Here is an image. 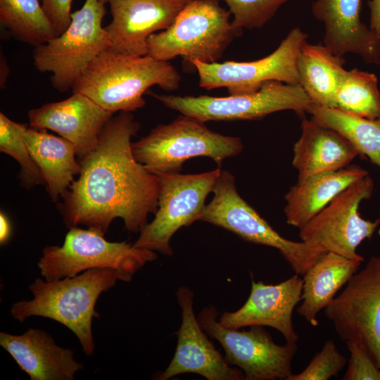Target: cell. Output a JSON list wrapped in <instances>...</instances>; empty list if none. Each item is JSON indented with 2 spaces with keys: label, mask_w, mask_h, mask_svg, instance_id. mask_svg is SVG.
I'll return each instance as SVG.
<instances>
[{
  "label": "cell",
  "mask_w": 380,
  "mask_h": 380,
  "mask_svg": "<svg viewBox=\"0 0 380 380\" xmlns=\"http://www.w3.org/2000/svg\"><path fill=\"white\" fill-rule=\"evenodd\" d=\"M27 128V125L14 122L0 113V151L18 163L21 184L30 189L45 183L25 144L24 136Z\"/></svg>",
  "instance_id": "29"
},
{
  "label": "cell",
  "mask_w": 380,
  "mask_h": 380,
  "mask_svg": "<svg viewBox=\"0 0 380 380\" xmlns=\"http://www.w3.org/2000/svg\"><path fill=\"white\" fill-rule=\"evenodd\" d=\"M346 363V357L338 350L334 342L327 340L308 365L300 373L292 374L287 380H328L338 375Z\"/></svg>",
  "instance_id": "31"
},
{
  "label": "cell",
  "mask_w": 380,
  "mask_h": 380,
  "mask_svg": "<svg viewBox=\"0 0 380 380\" xmlns=\"http://www.w3.org/2000/svg\"><path fill=\"white\" fill-rule=\"evenodd\" d=\"M213 193V199L205 205L198 220L232 232L246 241L277 249L296 274L303 276L327 252L281 236L239 194L230 172L221 170Z\"/></svg>",
  "instance_id": "6"
},
{
  "label": "cell",
  "mask_w": 380,
  "mask_h": 380,
  "mask_svg": "<svg viewBox=\"0 0 380 380\" xmlns=\"http://www.w3.org/2000/svg\"><path fill=\"white\" fill-rule=\"evenodd\" d=\"M350 354L343 380H380L379 367L367 348L355 339L346 341Z\"/></svg>",
  "instance_id": "32"
},
{
  "label": "cell",
  "mask_w": 380,
  "mask_h": 380,
  "mask_svg": "<svg viewBox=\"0 0 380 380\" xmlns=\"http://www.w3.org/2000/svg\"><path fill=\"white\" fill-rule=\"evenodd\" d=\"M136 160L158 175L179 173L189 159L208 157L219 167L243 148L240 138L208 129L205 122L182 114L171 122L158 125L146 136L132 143Z\"/></svg>",
  "instance_id": "4"
},
{
  "label": "cell",
  "mask_w": 380,
  "mask_h": 380,
  "mask_svg": "<svg viewBox=\"0 0 380 380\" xmlns=\"http://www.w3.org/2000/svg\"><path fill=\"white\" fill-rule=\"evenodd\" d=\"M230 15L219 0H191L169 28L148 38L147 55L163 61L180 56L189 63L217 62L233 39L240 37Z\"/></svg>",
  "instance_id": "5"
},
{
  "label": "cell",
  "mask_w": 380,
  "mask_h": 380,
  "mask_svg": "<svg viewBox=\"0 0 380 380\" xmlns=\"http://www.w3.org/2000/svg\"><path fill=\"white\" fill-rule=\"evenodd\" d=\"M99 1L103 4H106V3H110L113 0H99Z\"/></svg>",
  "instance_id": "36"
},
{
  "label": "cell",
  "mask_w": 380,
  "mask_h": 380,
  "mask_svg": "<svg viewBox=\"0 0 380 380\" xmlns=\"http://www.w3.org/2000/svg\"><path fill=\"white\" fill-rule=\"evenodd\" d=\"M301 134L293 146L292 164L298 179L343 168L360 155L355 148L337 132L305 116Z\"/></svg>",
  "instance_id": "21"
},
{
  "label": "cell",
  "mask_w": 380,
  "mask_h": 380,
  "mask_svg": "<svg viewBox=\"0 0 380 380\" xmlns=\"http://www.w3.org/2000/svg\"><path fill=\"white\" fill-rule=\"evenodd\" d=\"M42 8L58 35L62 34L71 22L72 0H40Z\"/></svg>",
  "instance_id": "33"
},
{
  "label": "cell",
  "mask_w": 380,
  "mask_h": 380,
  "mask_svg": "<svg viewBox=\"0 0 380 380\" xmlns=\"http://www.w3.org/2000/svg\"><path fill=\"white\" fill-rule=\"evenodd\" d=\"M367 175V170L350 164L338 170L298 179L285 195L286 223L300 228L351 184Z\"/></svg>",
  "instance_id": "22"
},
{
  "label": "cell",
  "mask_w": 380,
  "mask_h": 380,
  "mask_svg": "<svg viewBox=\"0 0 380 380\" xmlns=\"http://www.w3.org/2000/svg\"><path fill=\"white\" fill-rule=\"evenodd\" d=\"M0 23L17 39L35 47L58 36L39 0H0Z\"/></svg>",
  "instance_id": "27"
},
{
  "label": "cell",
  "mask_w": 380,
  "mask_h": 380,
  "mask_svg": "<svg viewBox=\"0 0 380 380\" xmlns=\"http://www.w3.org/2000/svg\"><path fill=\"white\" fill-rule=\"evenodd\" d=\"M307 113L316 122L342 135L360 155L380 167V122L314 102L310 103Z\"/></svg>",
  "instance_id": "26"
},
{
  "label": "cell",
  "mask_w": 380,
  "mask_h": 380,
  "mask_svg": "<svg viewBox=\"0 0 380 380\" xmlns=\"http://www.w3.org/2000/svg\"><path fill=\"white\" fill-rule=\"evenodd\" d=\"M369 28L380 35V0H369Z\"/></svg>",
  "instance_id": "34"
},
{
  "label": "cell",
  "mask_w": 380,
  "mask_h": 380,
  "mask_svg": "<svg viewBox=\"0 0 380 380\" xmlns=\"http://www.w3.org/2000/svg\"><path fill=\"white\" fill-rule=\"evenodd\" d=\"M361 263L333 252L322 255L303 275L302 303L297 309L299 315L317 327V314L357 272Z\"/></svg>",
  "instance_id": "24"
},
{
  "label": "cell",
  "mask_w": 380,
  "mask_h": 380,
  "mask_svg": "<svg viewBox=\"0 0 380 380\" xmlns=\"http://www.w3.org/2000/svg\"><path fill=\"white\" fill-rule=\"evenodd\" d=\"M151 95L165 106L204 122L259 120L272 113L286 110L294 111L302 118L312 102L300 84L279 81L266 82L253 93L224 97Z\"/></svg>",
  "instance_id": "9"
},
{
  "label": "cell",
  "mask_w": 380,
  "mask_h": 380,
  "mask_svg": "<svg viewBox=\"0 0 380 380\" xmlns=\"http://www.w3.org/2000/svg\"><path fill=\"white\" fill-rule=\"evenodd\" d=\"M176 296L182 309L177 347L168 367L157 379L168 380L184 373L198 374L208 380L244 379L243 372L229 366L203 331L194 312L193 291L181 286Z\"/></svg>",
  "instance_id": "15"
},
{
  "label": "cell",
  "mask_w": 380,
  "mask_h": 380,
  "mask_svg": "<svg viewBox=\"0 0 380 380\" xmlns=\"http://www.w3.org/2000/svg\"><path fill=\"white\" fill-rule=\"evenodd\" d=\"M11 224L6 215L1 212L0 213V243L4 244L9 239L11 235Z\"/></svg>",
  "instance_id": "35"
},
{
  "label": "cell",
  "mask_w": 380,
  "mask_h": 380,
  "mask_svg": "<svg viewBox=\"0 0 380 380\" xmlns=\"http://www.w3.org/2000/svg\"><path fill=\"white\" fill-rule=\"evenodd\" d=\"M215 306L204 308L197 317L202 329L217 340L225 352L226 361L241 369L246 380H287L292 373V361L297 342L275 343L261 326L248 331L224 327L217 321Z\"/></svg>",
  "instance_id": "11"
},
{
  "label": "cell",
  "mask_w": 380,
  "mask_h": 380,
  "mask_svg": "<svg viewBox=\"0 0 380 380\" xmlns=\"http://www.w3.org/2000/svg\"><path fill=\"white\" fill-rule=\"evenodd\" d=\"M336 108L380 122V91L376 75L357 68L347 70L336 94Z\"/></svg>",
  "instance_id": "28"
},
{
  "label": "cell",
  "mask_w": 380,
  "mask_h": 380,
  "mask_svg": "<svg viewBox=\"0 0 380 380\" xmlns=\"http://www.w3.org/2000/svg\"><path fill=\"white\" fill-rule=\"evenodd\" d=\"M105 4L85 0L71 13V22L60 35L37 46L34 65L42 72H51L52 86L61 92L72 89L90 63L110 47L108 34L102 26Z\"/></svg>",
  "instance_id": "7"
},
{
  "label": "cell",
  "mask_w": 380,
  "mask_h": 380,
  "mask_svg": "<svg viewBox=\"0 0 380 380\" xmlns=\"http://www.w3.org/2000/svg\"><path fill=\"white\" fill-rule=\"evenodd\" d=\"M191 0H113L111 22L105 27L110 48L133 56L148 53V38L169 28Z\"/></svg>",
  "instance_id": "16"
},
{
  "label": "cell",
  "mask_w": 380,
  "mask_h": 380,
  "mask_svg": "<svg viewBox=\"0 0 380 380\" xmlns=\"http://www.w3.org/2000/svg\"><path fill=\"white\" fill-rule=\"evenodd\" d=\"M122 276L112 268H94L75 277L54 281L37 278L29 286L34 298L13 304L10 313L23 322L39 316L68 327L78 338L83 352L93 355L95 343L91 323L99 317L95 305L100 295L111 289Z\"/></svg>",
  "instance_id": "3"
},
{
  "label": "cell",
  "mask_w": 380,
  "mask_h": 380,
  "mask_svg": "<svg viewBox=\"0 0 380 380\" xmlns=\"http://www.w3.org/2000/svg\"><path fill=\"white\" fill-rule=\"evenodd\" d=\"M104 234L88 228L69 229L62 246H46L37 267L46 281L72 277L94 268H112L129 282L148 262L157 259L155 251L133 244L107 241Z\"/></svg>",
  "instance_id": "8"
},
{
  "label": "cell",
  "mask_w": 380,
  "mask_h": 380,
  "mask_svg": "<svg viewBox=\"0 0 380 380\" xmlns=\"http://www.w3.org/2000/svg\"><path fill=\"white\" fill-rule=\"evenodd\" d=\"M234 18L232 25L241 36L244 28L263 27L279 8L291 0H223Z\"/></svg>",
  "instance_id": "30"
},
{
  "label": "cell",
  "mask_w": 380,
  "mask_h": 380,
  "mask_svg": "<svg viewBox=\"0 0 380 380\" xmlns=\"http://www.w3.org/2000/svg\"><path fill=\"white\" fill-rule=\"evenodd\" d=\"M345 60L324 44L305 42L298 52L296 68L301 85L312 102L336 108V96L346 72Z\"/></svg>",
  "instance_id": "25"
},
{
  "label": "cell",
  "mask_w": 380,
  "mask_h": 380,
  "mask_svg": "<svg viewBox=\"0 0 380 380\" xmlns=\"http://www.w3.org/2000/svg\"><path fill=\"white\" fill-rule=\"evenodd\" d=\"M374 182L368 175L351 184L324 208L299 228V237L312 246L349 259L362 262L356 249L365 239H370L380 224L362 218L358 212L360 203L371 198Z\"/></svg>",
  "instance_id": "12"
},
{
  "label": "cell",
  "mask_w": 380,
  "mask_h": 380,
  "mask_svg": "<svg viewBox=\"0 0 380 380\" xmlns=\"http://www.w3.org/2000/svg\"><path fill=\"white\" fill-rule=\"evenodd\" d=\"M324 314L341 340L362 343L380 367V256L350 279Z\"/></svg>",
  "instance_id": "14"
},
{
  "label": "cell",
  "mask_w": 380,
  "mask_h": 380,
  "mask_svg": "<svg viewBox=\"0 0 380 380\" xmlns=\"http://www.w3.org/2000/svg\"><path fill=\"white\" fill-rule=\"evenodd\" d=\"M0 345L32 380H72L83 369L70 349L57 346L47 332L38 329L21 335L2 331Z\"/></svg>",
  "instance_id": "20"
},
{
  "label": "cell",
  "mask_w": 380,
  "mask_h": 380,
  "mask_svg": "<svg viewBox=\"0 0 380 380\" xmlns=\"http://www.w3.org/2000/svg\"><path fill=\"white\" fill-rule=\"evenodd\" d=\"M361 0H315L312 13L323 24V44L334 54L350 53L380 65V35L361 20Z\"/></svg>",
  "instance_id": "19"
},
{
  "label": "cell",
  "mask_w": 380,
  "mask_h": 380,
  "mask_svg": "<svg viewBox=\"0 0 380 380\" xmlns=\"http://www.w3.org/2000/svg\"><path fill=\"white\" fill-rule=\"evenodd\" d=\"M308 34L293 28L270 55L253 61L189 62L196 69L199 86L208 90L226 87L229 95L253 93L268 81L299 84L296 60Z\"/></svg>",
  "instance_id": "13"
},
{
  "label": "cell",
  "mask_w": 380,
  "mask_h": 380,
  "mask_svg": "<svg viewBox=\"0 0 380 380\" xmlns=\"http://www.w3.org/2000/svg\"><path fill=\"white\" fill-rule=\"evenodd\" d=\"M221 170V167H218L203 173L158 175V210L153 220L141 230L133 245L172 255V237L181 227L199 220L206 198L213 192Z\"/></svg>",
  "instance_id": "10"
},
{
  "label": "cell",
  "mask_w": 380,
  "mask_h": 380,
  "mask_svg": "<svg viewBox=\"0 0 380 380\" xmlns=\"http://www.w3.org/2000/svg\"><path fill=\"white\" fill-rule=\"evenodd\" d=\"M24 137L31 157L41 172L49 196L53 202H58L80 171L75 146L62 137L32 127L27 128Z\"/></svg>",
  "instance_id": "23"
},
{
  "label": "cell",
  "mask_w": 380,
  "mask_h": 380,
  "mask_svg": "<svg viewBox=\"0 0 380 380\" xmlns=\"http://www.w3.org/2000/svg\"><path fill=\"white\" fill-rule=\"evenodd\" d=\"M379 379H380V367H379Z\"/></svg>",
  "instance_id": "37"
},
{
  "label": "cell",
  "mask_w": 380,
  "mask_h": 380,
  "mask_svg": "<svg viewBox=\"0 0 380 380\" xmlns=\"http://www.w3.org/2000/svg\"><path fill=\"white\" fill-rule=\"evenodd\" d=\"M303 279L297 274L278 284H265L252 279L246 302L235 312H224L219 322L224 327H270L279 331L287 342H298L293 324V311L301 300Z\"/></svg>",
  "instance_id": "17"
},
{
  "label": "cell",
  "mask_w": 380,
  "mask_h": 380,
  "mask_svg": "<svg viewBox=\"0 0 380 380\" xmlns=\"http://www.w3.org/2000/svg\"><path fill=\"white\" fill-rule=\"evenodd\" d=\"M113 115L88 96L74 92L65 100L28 112L30 127L50 129L72 142L78 159L96 148L103 127Z\"/></svg>",
  "instance_id": "18"
},
{
  "label": "cell",
  "mask_w": 380,
  "mask_h": 380,
  "mask_svg": "<svg viewBox=\"0 0 380 380\" xmlns=\"http://www.w3.org/2000/svg\"><path fill=\"white\" fill-rule=\"evenodd\" d=\"M180 80V75L167 61L148 55L125 54L110 47L90 63L72 89L114 114L132 113L145 106L143 96L151 87L174 91Z\"/></svg>",
  "instance_id": "2"
},
{
  "label": "cell",
  "mask_w": 380,
  "mask_h": 380,
  "mask_svg": "<svg viewBox=\"0 0 380 380\" xmlns=\"http://www.w3.org/2000/svg\"><path fill=\"white\" fill-rule=\"evenodd\" d=\"M140 129L131 112L113 115L103 127L96 148L78 159L80 171L58 204L68 229L84 225L105 235L121 218L140 232L158 210L160 179L134 156L131 139Z\"/></svg>",
  "instance_id": "1"
}]
</instances>
